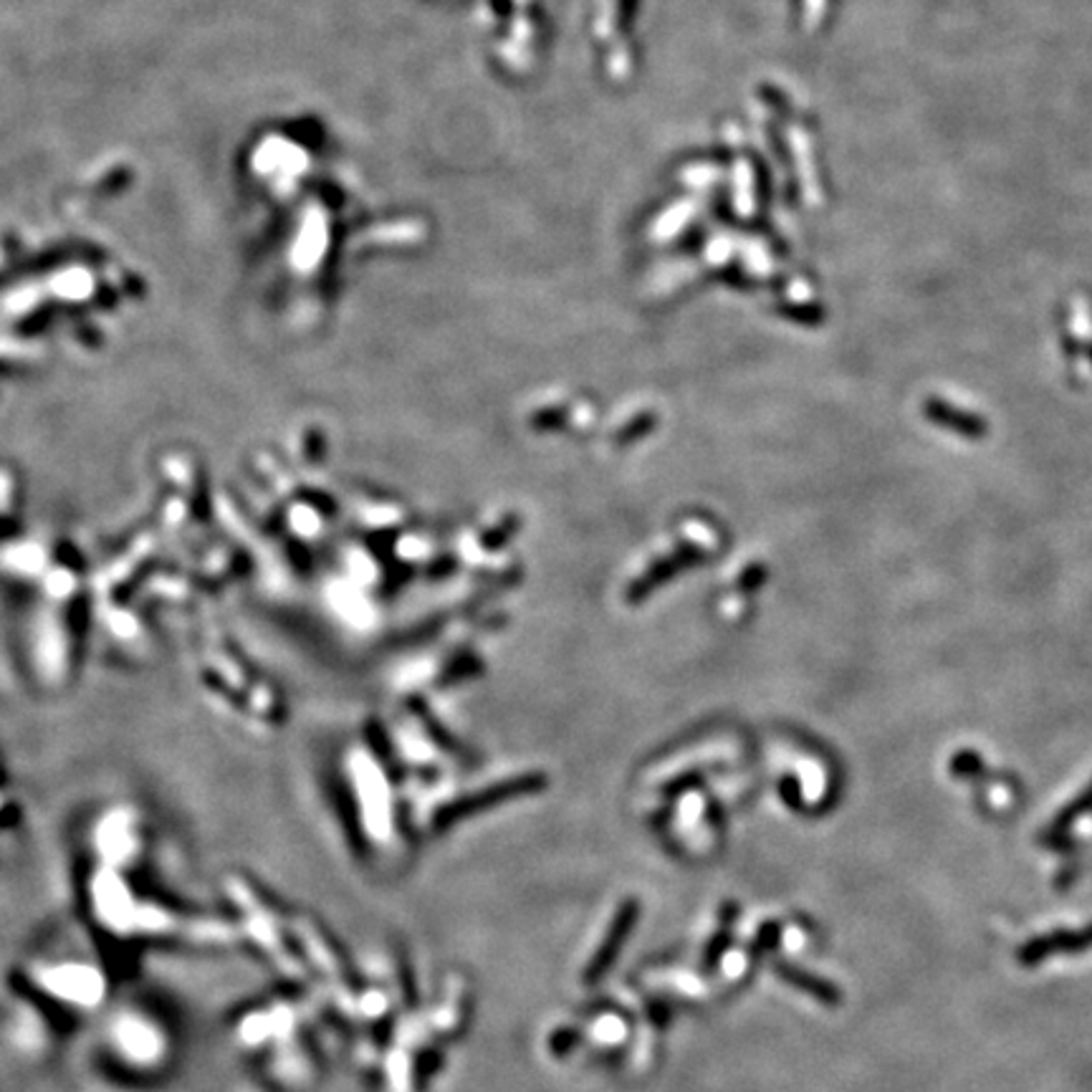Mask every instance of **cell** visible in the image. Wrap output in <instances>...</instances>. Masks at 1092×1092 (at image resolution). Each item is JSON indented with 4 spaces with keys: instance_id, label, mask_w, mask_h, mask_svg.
I'll use <instances>...</instances> for the list:
<instances>
[{
    "instance_id": "obj_1",
    "label": "cell",
    "mask_w": 1092,
    "mask_h": 1092,
    "mask_svg": "<svg viewBox=\"0 0 1092 1092\" xmlns=\"http://www.w3.org/2000/svg\"><path fill=\"white\" fill-rule=\"evenodd\" d=\"M635 918H637V905L632 903H625L620 908V913L614 915L612 920V928L607 930V938H604V943L599 945L597 956L592 959V964H589L587 974H584V979H587L589 984L597 982L599 977H602L604 972H607L609 964L614 962V956L620 953V945L622 940L627 938V933L632 930V925H635Z\"/></svg>"
}]
</instances>
